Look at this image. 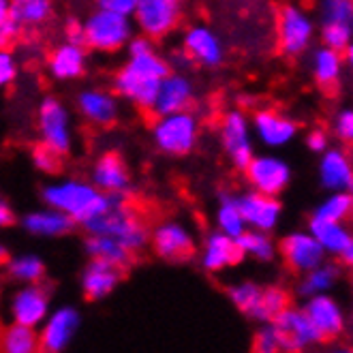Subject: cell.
<instances>
[{
    "instance_id": "6da1fadb",
    "label": "cell",
    "mask_w": 353,
    "mask_h": 353,
    "mask_svg": "<svg viewBox=\"0 0 353 353\" xmlns=\"http://www.w3.org/2000/svg\"><path fill=\"white\" fill-rule=\"evenodd\" d=\"M88 236H108L129 248L133 255L143 251L150 240L148 225L143 221L139 205L129 195H110V208L84 225Z\"/></svg>"
},
{
    "instance_id": "7a4b0ae2",
    "label": "cell",
    "mask_w": 353,
    "mask_h": 353,
    "mask_svg": "<svg viewBox=\"0 0 353 353\" xmlns=\"http://www.w3.org/2000/svg\"><path fill=\"white\" fill-rule=\"evenodd\" d=\"M170 75V65L154 50L135 54L116 77L114 88L120 97L129 99L141 110H150L157 99L161 81Z\"/></svg>"
},
{
    "instance_id": "3957f363",
    "label": "cell",
    "mask_w": 353,
    "mask_h": 353,
    "mask_svg": "<svg viewBox=\"0 0 353 353\" xmlns=\"http://www.w3.org/2000/svg\"><path fill=\"white\" fill-rule=\"evenodd\" d=\"M43 199L46 203H50V208L67 214L73 223L79 225H86L110 208L108 193H103L97 186L81 180H67L46 186Z\"/></svg>"
},
{
    "instance_id": "277c9868",
    "label": "cell",
    "mask_w": 353,
    "mask_h": 353,
    "mask_svg": "<svg viewBox=\"0 0 353 353\" xmlns=\"http://www.w3.org/2000/svg\"><path fill=\"white\" fill-rule=\"evenodd\" d=\"M129 39L131 22L127 15L99 9L81 24V46L97 52H118Z\"/></svg>"
},
{
    "instance_id": "5b68a950",
    "label": "cell",
    "mask_w": 353,
    "mask_h": 353,
    "mask_svg": "<svg viewBox=\"0 0 353 353\" xmlns=\"http://www.w3.org/2000/svg\"><path fill=\"white\" fill-rule=\"evenodd\" d=\"M199 127L197 118L189 112H176L161 116L154 124V141L165 154H189L197 143Z\"/></svg>"
},
{
    "instance_id": "8992f818",
    "label": "cell",
    "mask_w": 353,
    "mask_h": 353,
    "mask_svg": "<svg viewBox=\"0 0 353 353\" xmlns=\"http://www.w3.org/2000/svg\"><path fill=\"white\" fill-rule=\"evenodd\" d=\"M283 353H304L321 345V339L302 308L287 306L272 321Z\"/></svg>"
},
{
    "instance_id": "52a82bcc",
    "label": "cell",
    "mask_w": 353,
    "mask_h": 353,
    "mask_svg": "<svg viewBox=\"0 0 353 353\" xmlns=\"http://www.w3.org/2000/svg\"><path fill=\"white\" fill-rule=\"evenodd\" d=\"M310 37H313L310 17L296 5H283L276 13L279 50L289 58H296L308 48Z\"/></svg>"
},
{
    "instance_id": "ba28073f",
    "label": "cell",
    "mask_w": 353,
    "mask_h": 353,
    "mask_svg": "<svg viewBox=\"0 0 353 353\" xmlns=\"http://www.w3.org/2000/svg\"><path fill=\"white\" fill-rule=\"evenodd\" d=\"M135 17L148 39L168 37L182 19V0H137Z\"/></svg>"
},
{
    "instance_id": "9c48e42d",
    "label": "cell",
    "mask_w": 353,
    "mask_h": 353,
    "mask_svg": "<svg viewBox=\"0 0 353 353\" xmlns=\"http://www.w3.org/2000/svg\"><path fill=\"white\" fill-rule=\"evenodd\" d=\"M79 325H81V315L77 308L73 306L56 308L41 323V332H39L41 353H65L67 347L73 343Z\"/></svg>"
},
{
    "instance_id": "30bf717a",
    "label": "cell",
    "mask_w": 353,
    "mask_h": 353,
    "mask_svg": "<svg viewBox=\"0 0 353 353\" xmlns=\"http://www.w3.org/2000/svg\"><path fill=\"white\" fill-rule=\"evenodd\" d=\"M302 310L308 317V321L313 323V327L317 330L321 343L339 341L345 334V330H347L345 310L330 294H317V296L306 298Z\"/></svg>"
},
{
    "instance_id": "8fae6325",
    "label": "cell",
    "mask_w": 353,
    "mask_h": 353,
    "mask_svg": "<svg viewBox=\"0 0 353 353\" xmlns=\"http://www.w3.org/2000/svg\"><path fill=\"white\" fill-rule=\"evenodd\" d=\"M13 323L39 327L50 315V289L41 283H28L19 287L9 302Z\"/></svg>"
},
{
    "instance_id": "7c38bea8",
    "label": "cell",
    "mask_w": 353,
    "mask_h": 353,
    "mask_svg": "<svg viewBox=\"0 0 353 353\" xmlns=\"http://www.w3.org/2000/svg\"><path fill=\"white\" fill-rule=\"evenodd\" d=\"M150 242H152V251L157 253V257H161L165 261H172V263L189 261L197 253L195 238L191 236V232L186 230L184 225H180L176 221L161 223L152 232Z\"/></svg>"
},
{
    "instance_id": "4fadbf2b",
    "label": "cell",
    "mask_w": 353,
    "mask_h": 353,
    "mask_svg": "<svg viewBox=\"0 0 353 353\" xmlns=\"http://www.w3.org/2000/svg\"><path fill=\"white\" fill-rule=\"evenodd\" d=\"M39 131L43 135V143H48V146H52L60 154H69L71 150L69 112L56 97H46L41 101Z\"/></svg>"
},
{
    "instance_id": "5bb4252c",
    "label": "cell",
    "mask_w": 353,
    "mask_h": 353,
    "mask_svg": "<svg viewBox=\"0 0 353 353\" xmlns=\"http://www.w3.org/2000/svg\"><path fill=\"white\" fill-rule=\"evenodd\" d=\"M351 0H323L321 37L325 48L343 54L351 41Z\"/></svg>"
},
{
    "instance_id": "9a60e30c",
    "label": "cell",
    "mask_w": 353,
    "mask_h": 353,
    "mask_svg": "<svg viewBox=\"0 0 353 353\" xmlns=\"http://www.w3.org/2000/svg\"><path fill=\"white\" fill-rule=\"evenodd\" d=\"M279 251L285 265L296 274H306L325 261V251L321 248V244L310 234H302V232L289 234L287 238H283Z\"/></svg>"
},
{
    "instance_id": "2e32d148",
    "label": "cell",
    "mask_w": 353,
    "mask_h": 353,
    "mask_svg": "<svg viewBox=\"0 0 353 353\" xmlns=\"http://www.w3.org/2000/svg\"><path fill=\"white\" fill-rule=\"evenodd\" d=\"M244 172L248 182L255 186V191L270 197H276L281 191H285L289 178H292L287 163L274 157H253L244 168Z\"/></svg>"
},
{
    "instance_id": "e0dca14e",
    "label": "cell",
    "mask_w": 353,
    "mask_h": 353,
    "mask_svg": "<svg viewBox=\"0 0 353 353\" xmlns=\"http://www.w3.org/2000/svg\"><path fill=\"white\" fill-rule=\"evenodd\" d=\"M238 199L240 214L246 223V227L259 232H272L279 219H281V203L276 197H270L263 193H246Z\"/></svg>"
},
{
    "instance_id": "ac0fdd59",
    "label": "cell",
    "mask_w": 353,
    "mask_h": 353,
    "mask_svg": "<svg viewBox=\"0 0 353 353\" xmlns=\"http://www.w3.org/2000/svg\"><path fill=\"white\" fill-rule=\"evenodd\" d=\"M92 180L99 191L108 195H124L131 189L127 163L118 152H103L92 170Z\"/></svg>"
},
{
    "instance_id": "d6986e66",
    "label": "cell",
    "mask_w": 353,
    "mask_h": 353,
    "mask_svg": "<svg viewBox=\"0 0 353 353\" xmlns=\"http://www.w3.org/2000/svg\"><path fill=\"white\" fill-rule=\"evenodd\" d=\"M221 137H223V146L234 161L238 170H244L248 161L253 159V146H251V137H248V124L246 118L240 112H232L223 118V127H221Z\"/></svg>"
},
{
    "instance_id": "ffe728a7",
    "label": "cell",
    "mask_w": 353,
    "mask_h": 353,
    "mask_svg": "<svg viewBox=\"0 0 353 353\" xmlns=\"http://www.w3.org/2000/svg\"><path fill=\"white\" fill-rule=\"evenodd\" d=\"M308 234L321 244L325 255H334L343 265L345 263L349 265L353 261V240H351V234L343 223L313 219L310 221Z\"/></svg>"
},
{
    "instance_id": "44dd1931",
    "label": "cell",
    "mask_w": 353,
    "mask_h": 353,
    "mask_svg": "<svg viewBox=\"0 0 353 353\" xmlns=\"http://www.w3.org/2000/svg\"><path fill=\"white\" fill-rule=\"evenodd\" d=\"M193 103V84L182 75H168L159 86L157 99L150 112L161 116H170L176 112H186Z\"/></svg>"
},
{
    "instance_id": "7402d4cb",
    "label": "cell",
    "mask_w": 353,
    "mask_h": 353,
    "mask_svg": "<svg viewBox=\"0 0 353 353\" xmlns=\"http://www.w3.org/2000/svg\"><path fill=\"white\" fill-rule=\"evenodd\" d=\"M77 108L97 129H112L118 122V101L105 90H84L77 97Z\"/></svg>"
},
{
    "instance_id": "603a6c76",
    "label": "cell",
    "mask_w": 353,
    "mask_h": 353,
    "mask_svg": "<svg viewBox=\"0 0 353 353\" xmlns=\"http://www.w3.org/2000/svg\"><path fill=\"white\" fill-rule=\"evenodd\" d=\"M244 259L236 238L225 236L223 232H214L205 238L201 265L205 272H223V270L238 265Z\"/></svg>"
},
{
    "instance_id": "cb8c5ba5",
    "label": "cell",
    "mask_w": 353,
    "mask_h": 353,
    "mask_svg": "<svg viewBox=\"0 0 353 353\" xmlns=\"http://www.w3.org/2000/svg\"><path fill=\"white\" fill-rule=\"evenodd\" d=\"M120 279H122V270L114 268L108 261L92 257L84 270V274H81V292H84V298L90 302L103 300L118 287Z\"/></svg>"
},
{
    "instance_id": "d4e9b609",
    "label": "cell",
    "mask_w": 353,
    "mask_h": 353,
    "mask_svg": "<svg viewBox=\"0 0 353 353\" xmlns=\"http://www.w3.org/2000/svg\"><path fill=\"white\" fill-rule=\"evenodd\" d=\"M182 52L191 62H199L203 67H219L223 62L221 41L216 39V34L210 28H205V26H195L186 32Z\"/></svg>"
},
{
    "instance_id": "484cf974",
    "label": "cell",
    "mask_w": 353,
    "mask_h": 353,
    "mask_svg": "<svg viewBox=\"0 0 353 353\" xmlns=\"http://www.w3.org/2000/svg\"><path fill=\"white\" fill-rule=\"evenodd\" d=\"M255 129L261 141L268 143V146H283V143H287L298 131L296 122L276 110L255 112Z\"/></svg>"
},
{
    "instance_id": "4316f807",
    "label": "cell",
    "mask_w": 353,
    "mask_h": 353,
    "mask_svg": "<svg viewBox=\"0 0 353 353\" xmlns=\"http://www.w3.org/2000/svg\"><path fill=\"white\" fill-rule=\"evenodd\" d=\"M50 73L56 79H77L86 71V54L81 46L65 43L58 46L48 58Z\"/></svg>"
},
{
    "instance_id": "83f0119b",
    "label": "cell",
    "mask_w": 353,
    "mask_h": 353,
    "mask_svg": "<svg viewBox=\"0 0 353 353\" xmlns=\"http://www.w3.org/2000/svg\"><path fill=\"white\" fill-rule=\"evenodd\" d=\"M24 230L32 236H41V238H60V236H67L73 232L75 223L54 208L50 210H39V212H30L24 216L22 221Z\"/></svg>"
},
{
    "instance_id": "f1b7e54d",
    "label": "cell",
    "mask_w": 353,
    "mask_h": 353,
    "mask_svg": "<svg viewBox=\"0 0 353 353\" xmlns=\"http://www.w3.org/2000/svg\"><path fill=\"white\" fill-rule=\"evenodd\" d=\"M86 251L90 257L108 261L118 270H127L135 261V255L129 251V248H124L120 242H116L114 238H108V236H90L86 240Z\"/></svg>"
},
{
    "instance_id": "f546056e",
    "label": "cell",
    "mask_w": 353,
    "mask_h": 353,
    "mask_svg": "<svg viewBox=\"0 0 353 353\" xmlns=\"http://www.w3.org/2000/svg\"><path fill=\"white\" fill-rule=\"evenodd\" d=\"M341 69H343V56L339 52L323 48L315 54V79L319 88L330 97L339 92Z\"/></svg>"
},
{
    "instance_id": "4dcf8cb0",
    "label": "cell",
    "mask_w": 353,
    "mask_h": 353,
    "mask_svg": "<svg viewBox=\"0 0 353 353\" xmlns=\"http://www.w3.org/2000/svg\"><path fill=\"white\" fill-rule=\"evenodd\" d=\"M56 0H11V15L22 28H39L54 15Z\"/></svg>"
},
{
    "instance_id": "1f68e13d",
    "label": "cell",
    "mask_w": 353,
    "mask_h": 353,
    "mask_svg": "<svg viewBox=\"0 0 353 353\" xmlns=\"http://www.w3.org/2000/svg\"><path fill=\"white\" fill-rule=\"evenodd\" d=\"M351 163L341 150H330L321 161V182L332 191L351 189Z\"/></svg>"
},
{
    "instance_id": "d6a6232c",
    "label": "cell",
    "mask_w": 353,
    "mask_h": 353,
    "mask_svg": "<svg viewBox=\"0 0 353 353\" xmlns=\"http://www.w3.org/2000/svg\"><path fill=\"white\" fill-rule=\"evenodd\" d=\"M341 279V265L336 263H321L313 268L310 272L302 274V281L298 285V296L304 300L317 294H330V289L334 287Z\"/></svg>"
},
{
    "instance_id": "836d02e7",
    "label": "cell",
    "mask_w": 353,
    "mask_h": 353,
    "mask_svg": "<svg viewBox=\"0 0 353 353\" xmlns=\"http://www.w3.org/2000/svg\"><path fill=\"white\" fill-rule=\"evenodd\" d=\"M0 353H41L37 327L11 323L0 334Z\"/></svg>"
},
{
    "instance_id": "e575fe53",
    "label": "cell",
    "mask_w": 353,
    "mask_h": 353,
    "mask_svg": "<svg viewBox=\"0 0 353 353\" xmlns=\"http://www.w3.org/2000/svg\"><path fill=\"white\" fill-rule=\"evenodd\" d=\"M287 306H292V294H289L287 289H283L279 285L261 287V298H259V304H257L251 319H255L259 323H268L279 313H283Z\"/></svg>"
},
{
    "instance_id": "d590c367",
    "label": "cell",
    "mask_w": 353,
    "mask_h": 353,
    "mask_svg": "<svg viewBox=\"0 0 353 353\" xmlns=\"http://www.w3.org/2000/svg\"><path fill=\"white\" fill-rule=\"evenodd\" d=\"M240 251L244 257H253L257 261H272L276 255V246L268 232L259 230H246L240 238H236Z\"/></svg>"
},
{
    "instance_id": "8d00e7d4",
    "label": "cell",
    "mask_w": 353,
    "mask_h": 353,
    "mask_svg": "<svg viewBox=\"0 0 353 353\" xmlns=\"http://www.w3.org/2000/svg\"><path fill=\"white\" fill-rule=\"evenodd\" d=\"M219 227L225 236L230 238H240L246 232V223L240 214V208H238V199L232 195H225L221 199V208H219V214H216Z\"/></svg>"
},
{
    "instance_id": "74e56055",
    "label": "cell",
    "mask_w": 353,
    "mask_h": 353,
    "mask_svg": "<svg viewBox=\"0 0 353 353\" xmlns=\"http://www.w3.org/2000/svg\"><path fill=\"white\" fill-rule=\"evenodd\" d=\"M9 276L17 283H41L46 279V263L34 255H22L9 263Z\"/></svg>"
},
{
    "instance_id": "f35d334b",
    "label": "cell",
    "mask_w": 353,
    "mask_h": 353,
    "mask_svg": "<svg viewBox=\"0 0 353 353\" xmlns=\"http://www.w3.org/2000/svg\"><path fill=\"white\" fill-rule=\"evenodd\" d=\"M227 296H230L232 304L240 310V313H244L246 317H253L255 308L259 304V298H261V287L257 283L244 281V283L230 287Z\"/></svg>"
},
{
    "instance_id": "ab89813d",
    "label": "cell",
    "mask_w": 353,
    "mask_h": 353,
    "mask_svg": "<svg viewBox=\"0 0 353 353\" xmlns=\"http://www.w3.org/2000/svg\"><path fill=\"white\" fill-rule=\"evenodd\" d=\"M351 214V195L341 191L336 195L327 197L317 210L313 219H321V221H332V223H343L345 219H349Z\"/></svg>"
},
{
    "instance_id": "60d3db41",
    "label": "cell",
    "mask_w": 353,
    "mask_h": 353,
    "mask_svg": "<svg viewBox=\"0 0 353 353\" xmlns=\"http://www.w3.org/2000/svg\"><path fill=\"white\" fill-rule=\"evenodd\" d=\"M30 154H32V163L37 165V170L46 174H60L62 168H65V154H60L58 150H54L43 141L32 146Z\"/></svg>"
},
{
    "instance_id": "b9f144b4",
    "label": "cell",
    "mask_w": 353,
    "mask_h": 353,
    "mask_svg": "<svg viewBox=\"0 0 353 353\" xmlns=\"http://www.w3.org/2000/svg\"><path fill=\"white\" fill-rule=\"evenodd\" d=\"M253 353H283L279 336L270 321L261 323V327L257 330L255 341H253Z\"/></svg>"
},
{
    "instance_id": "7bdbcfd3",
    "label": "cell",
    "mask_w": 353,
    "mask_h": 353,
    "mask_svg": "<svg viewBox=\"0 0 353 353\" xmlns=\"http://www.w3.org/2000/svg\"><path fill=\"white\" fill-rule=\"evenodd\" d=\"M101 9L112 11V13H120V15H131L135 13L137 7V0H97Z\"/></svg>"
},
{
    "instance_id": "ee69618b",
    "label": "cell",
    "mask_w": 353,
    "mask_h": 353,
    "mask_svg": "<svg viewBox=\"0 0 353 353\" xmlns=\"http://www.w3.org/2000/svg\"><path fill=\"white\" fill-rule=\"evenodd\" d=\"M15 73H17V69H15L13 56L9 52L0 50V88L11 84V81L15 79Z\"/></svg>"
},
{
    "instance_id": "f6af8a7d",
    "label": "cell",
    "mask_w": 353,
    "mask_h": 353,
    "mask_svg": "<svg viewBox=\"0 0 353 353\" xmlns=\"http://www.w3.org/2000/svg\"><path fill=\"white\" fill-rule=\"evenodd\" d=\"M336 135L343 141H349L353 137V114L349 110L341 112L339 118H336Z\"/></svg>"
},
{
    "instance_id": "bcb514c9",
    "label": "cell",
    "mask_w": 353,
    "mask_h": 353,
    "mask_svg": "<svg viewBox=\"0 0 353 353\" xmlns=\"http://www.w3.org/2000/svg\"><path fill=\"white\" fill-rule=\"evenodd\" d=\"M308 148L315 152H323L327 148V135L323 131H313L308 135Z\"/></svg>"
},
{
    "instance_id": "7dc6e473",
    "label": "cell",
    "mask_w": 353,
    "mask_h": 353,
    "mask_svg": "<svg viewBox=\"0 0 353 353\" xmlns=\"http://www.w3.org/2000/svg\"><path fill=\"white\" fill-rule=\"evenodd\" d=\"M150 50H154V48H152V39H148V37L133 39L131 43H129V52H131V56H135V54H143V52H150Z\"/></svg>"
},
{
    "instance_id": "c3c4849f",
    "label": "cell",
    "mask_w": 353,
    "mask_h": 353,
    "mask_svg": "<svg viewBox=\"0 0 353 353\" xmlns=\"http://www.w3.org/2000/svg\"><path fill=\"white\" fill-rule=\"evenodd\" d=\"M15 223V214H13V210L9 208V203L0 197V227H9V225H13Z\"/></svg>"
},
{
    "instance_id": "681fc988",
    "label": "cell",
    "mask_w": 353,
    "mask_h": 353,
    "mask_svg": "<svg viewBox=\"0 0 353 353\" xmlns=\"http://www.w3.org/2000/svg\"><path fill=\"white\" fill-rule=\"evenodd\" d=\"M327 353H353V351H351V347H347V345H336V347H332Z\"/></svg>"
},
{
    "instance_id": "f907efd6",
    "label": "cell",
    "mask_w": 353,
    "mask_h": 353,
    "mask_svg": "<svg viewBox=\"0 0 353 353\" xmlns=\"http://www.w3.org/2000/svg\"><path fill=\"white\" fill-rule=\"evenodd\" d=\"M7 259H9V257H7V251H5V246L0 244V265H5V263H7Z\"/></svg>"
},
{
    "instance_id": "816d5d0a",
    "label": "cell",
    "mask_w": 353,
    "mask_h": 353,
    "mask_svg": "<svg viewBox=\"0 0 353 353\" xmlns=\"http://www.w3.org/2000/svg\"><path fill=\"white\" fill-rule=\"evenodd\" d=\"M304 353H319V351H313V349H308V351H304Z\"/></svg>"
}]
</instances>
